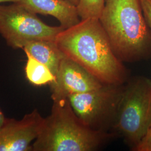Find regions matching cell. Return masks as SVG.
Wrapping results in <instances>:
<instances>
[{"label":"cell","instance_id":"11","mask_svg":"<svg viewBox=\"0 0 151 151\" xmlns=\"http://www.w3.org/2000/svg\"><path fill=\"white\" fill-rule=\"evenodd\" d=\"M27 60L25 66L26 78L32 85L42 86L51 84L55 76L45 65L38 62L29 55H26Z\"/></svg>","mask_w":151,"mask_h":151},{"label":"cell","instance_id":"16","mask_svg":"<svg viewBox=\"0 0 151 151\" xmlns=\"http://www.w3.org/2000/svg\"><path fill=\"white\" fill-rule=\"evenodd\" d=\"M19 0H0V4H4L7 2L10 3H16L18 2Z\"/></svg>","mask_w":151,"mask_h":151},{"label":"cell","instance_id":"1","mask_svg":"<svg viewBox=\"0 0 151 151\" xmlns=\"http://www.w3.org/2000/svg\"><path fill=\"white\" fill-rule=\"evenodd\" d=\"M55 42L65 56L105 85H123L128 73L114 53L99 19L82 20L57 35Z\"/></svg>","mask_w":151,"mask_h":151},{"label":"cell","instance_id":"17","mask_svg":"<svg viewBox=\"0 0 151 151\" xmlns=\"http://www.w3.org/2000/svg\"><path fill=\"white\" fill-rule=\"evenodd\" d=\"M68 1V2H70L71 4H72L73 5L76 6L77 5V4H78V2H79V0H67Z\"/></svg>","mask_w":151,"mask_h":151},{"label":"cell","instance_id":"9","mask_svg":"<svg viewBox=\"0 0 151 151\" xmlns=\"http://www.w3.org/2000/svg\"><path fill=\"white\" fill-rule=\"evenodd\" d=\"M17 3L35 14L54 17L65 29L81 21L76 6L67 0H19Z\"/></svg>","mask_w":151,"mask_h":151},{"label":"cell","instance_id":"10","mask_svg":"<svg viewBox=\"0 0 151 151\" xmlns=\"http://www.w3.org/2000/svg\"><path fill=\"white\" fill-rule=\"evenodd\" d=\"M26 55L31 56L45 65L55 76L65 57L55 41L37 40L27 44L22 48Z\"/></svg>","mask_w":151,"mask_h":151},{"label":"cell","instance_id":"14","mask_svg":"<svg viewBox=\"0 0 151 151\" xmlns=\"http://www.w3.org/2000/svg\"><path fill=\"white\" fill-rule=\"evenodd\" d=\"M142 11L151 34V0H140Z\"/></svg>","mask_w":151,"mask_h":151},{"label":"cell","instance_id":"12","mask_svg":"<svg viewBox=\"0 0 151 151\" xmlns=\"http://www.w3.org/2000/svg\"><path fill=\"white\" fill-rule=\"evenodd\" d=\"M105 3V0H79L76 9L81 20L88 19H99Z\"/></svg>","mask_w":151,"mask_h":151},{"label":"cell","instance_id":"4","mask_svg":"<svg viewBox=\"0 0 151 151\" xmlns=\"http://www.w3.org/2000/svg\"><path fill=\"white\" fill-rule=\"evenodd\" d=\"M151 123V80L135 76L124 85L114 129L132 150L143 138Z\"/></svg>","mask_w":151,"mask_h":151},{"label":"cell","instance_id":"6","mask_svg":"<svg viewBox=\"0 0 151 151\" xmlns=\"http://www.w3.org/2000/svg\"><path fill=\"white\" fill-rule=\"evenodd\" d=\"M123 87L124 85L104 84L96 89L70 95L68 100L83 124L92 129L108 132L113 128Z\"/></svg>","mask_w":151,"mask_h":151},{"label":"cell","instance_id":"7","mask_svg":"<svg viewBox=\"0 0 151 151\" xmlns=\"http://www.w3.org/2000/svg\"><path fill=\"white\" fill-rule=\"evenodd\" d=\"M44 118L37 109L20 120L7 118L0 127V151H32V143L40 134Z\"/></svg>","mask_w":151,"mask_h":151},{"label":"cell","instance_id":"3","mask_svg":"<svg viewBox=\"0 0 151 151\" xmlns=\"http://www.w3.org/2000/svg\"><path fill=\"white\" fill-rule=\"evenodd\" d=\"M50 114L32 143V151H92L114 134L92 129L83 124L68 99L53 101Z\"/></svg>","mask_w":151,"mask_h":151},{"label":"cell","instance_id":"5","mask_svg":"<svg viewBox=\"0 0 151 151\" xmlns=\"http://www.w3.org/2000/svg\"><path fill=\"white\" fill-rule=\"evenodd\" d=\"M64 29L46 24L19 3L0 4V35L12 49H22L32 41H55Z\"/></svg>","mask_w":151,"mask_h":151},{"label":"cell","instance_id":"13","mask_svg":"<svg viewBox=\"0 0 151 151\" xmlns=\"http://www.w3.org/2000/svg\"><path fill=\"white\" fill-rule=\"evenodd\" d=\"M132 151H151V123L143 138Z\"/></svg>","mask_w":151,"mask_h":151},{"label":"cell","instance_id":"15","mask_svg":"<svg viewBox=\"0 0 151 151\" xmlns=\"http://www.w3.org/2000/svg\"><path fill=\"white\" fill-rule=\"evenodd\" d=\"M6 119V118L4 114L2 112L1 109H0V127L4 123Z\"/></svg>","mask_w":151,"mask_h":151},{"label":"cell","instance_id":"2","mask_svg":"<svg viewBox=\"0 0 151 151\" xmlns=\"http://www.w3.org/2000/svg\"><path fill=\"white\" fill-rule=\"evenodd\" d=\"M114 52L122 62L151 57V34L140 0H105L99 19Z\"/></svg>","mask_w":151,"mask_h":151},{"label":"cell","instance_id":"8","mask_svg":"<svg viewBox=\"0 0 151 151\" xmlns=\"http://www.w3.org/2000/svg\"><path fill=\"white\" fill-rule=\"evenodd\" d=\"M104 85L80 65L65 56L54 81L49 85L52 100L57 101L68 99L70 95L95 90Z\"/></svg>","mask_w":151,"mask_h":151}]
</instances>
